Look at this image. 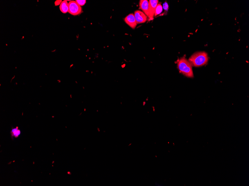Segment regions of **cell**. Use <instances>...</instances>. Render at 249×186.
Instances as JSON below:
<instances>
[{"mask_svg": "<svg viewBox=\"0 0 249 186\" xmlns=\"http://www.w3.org/2000/svg\"><path fill=\"white\" fill-rule=\"evenodd\" d=\"M76 2L77 3H78V4L79 5H80V6H82L85 4V3L86 2V1H85V0H84V1H81V0H80V1H78V0H77V1H76Z\"/></svg>", "mask_w": 249, "mask_h": 186, "instance_id": "obj_11", "label": "cell"}, {"mask_svg": "<svg viewBox=\"0 0 249 186\" xmlns=\"http://www.w3.org/2000/svg\"><path fill=\"white\" fill-rule=\"evenodd\" d=\"M158 2V0H150L149 1V21L152 20L154 19L155 11Z\"/></svg>", "mask_w": 249, "mask_h": 186, "instance_id": "obj_4", "label": "cell"}, {"mask_svg": "<svg viewBox=\"0 0 249 186\" xmlns=\"http://www.w3.org/2000/svg\"><path fill=\"white\" fill-rule=\"evenodd\" d=\"M124 22L132 28L134 29L136 28L137 23L134 15L133 14H129L124 19Z\"/></svg>", "mask_w": 249, "mask_h": 186, "instance_id": "obj_6", "label": "cell"}, {"mask_svg": "<svg viewBox=\"0 0 249 186\" xmlns=\"http://www.w3.org/2000/svg\"><path fill=\"white\" fill-rule=\"evenodd\" d=\"M11 134L12 137L15 138H18L21 134L20 130L18 129V127L14 128L11 131Z\"/></svg>", "mask_w": 249, "mask_h": 186, "instance_id": "obj_9", "label": "cell"}, {"mask_svg": "<svg viewBox=\"0 0 249 186\" xmlns=\"http://www.w3.org/2000/svg\"><path fill=\"white\" fill-rule=\"evenodd\" d=\"M140 8L142 10L144 14L149 17V1L147 0H140L139 3Z\"/></svg>", "mask_w": 249, "mask_h": 186, "instance_id": "obj_7", "label": "cell"}, {"mask_svg": "<svg viewBox=\"0 0 249 186\" xmlns=\"http://www.w3.org/2000/svg\"><path fill=\"white\" fill-rule=\"evenodd\" d=\"M69 10L68 12L71 15L76 16L79 15L82 12V7L75 1L70 2L68 3Z\"/></svg>", "mask_w": 249, "mask_h": 186, "instance_id": "obj_3", "label": "cell"}, {"mask_svg": "<svg viewBox=\"0 0 249 186\" xmlns=\"http://www.w3.org/2000/svg\"><path fill=\"white\" fill-rule=\"evenodd\" d=\"M188 61L192 66L199 67L207 64L208 61V55L205 52H196L189 58Z\"/></svg>", "mask_w": 249, "mask_h": 186, "instance_id": "obj_1", "label": "cell"}, {"mask_svg": "<svg viewBox=\"0 0 249 186\" xmlns=\"http://www.w3.org/2000/svg\"><path fill=\"white\" fill-rule=\"evenodd\" d=\"M163 7L164 9H167V8L168 6L167 3H165V4H164Z\"/></svg>", "mask_w": 249, "mask_h": 186, "instance_id": "obj_13", "label": "cell"}, {"mask_svg": "<svg viewBox=\"0 0 249 186\" xmlns=\"http://www.w3.org/2000/svg\"><path fill=\"white\" fill-rule=\"evenodd\" d=\"M134 15L137 24L144 23L147 21V16L140 10L135 11Z\"/></svg>", "mask_w": 249, "mask_h": 186, "instance_id": "obj_5", "label": "cell"}, {"mask_svg": "<svg viewBox=\"0 0 249 186\" xmlns=\"http://www.w3.org/2000/svg\"><path fill=\"white\" fill-rule=\"evenodd\" d=\"M163 10V7L160 3H158L156 7V11H155V15L156 16L161 13Z\"/></svg>", "mask_w": 249, "mask_h": 186, "instance_id": "obj_10", "label": "cell"}, {"mask_svg": "<svg viewBox=\"0 0 249 186\" xmlns=\"http://www.w3.org/2000/svg\"><path fill=\"white\" fill-rule=\"evenodd\" d=\"M60 10L63 13L65 14L68 12L69 10L68 3L67 1H64L61 3L60 5Z\"/></svg>", "mask_w": 249, "mask_h": 186, "instance_id": "obj_8", "label": "cell"}, {"mask_svg": "<svg viewBox=\"0 0 249 186\" xmlns=\"http://www.w3.org/2000/svg\"><path fill=\"white\" fill-rule=\"evenodd\" d=\"M61 1H56L55 2V5H56V6H57V5H58L59 4H60V3H61V2H61Z\"/></svg>", "mask_w": 249, "mask_h": 186, "instance_id": "obj_12", "label": "cell"}, {"mask_svg": "<svg viewBox=\"0 0 249 186\" xmlns=\"http://www.w3.org/2000/svg\"><path fill=\"white\" fill-rule=\"evenodd\" d=\"M177 65L178 69L180 73L188 77H194L192 65L185 57L179 59Z\"/></svg>", "mask_w": 249, "mask_h": 186, "instance_id": "obj_2", "label": "cell"}]
</instances>
